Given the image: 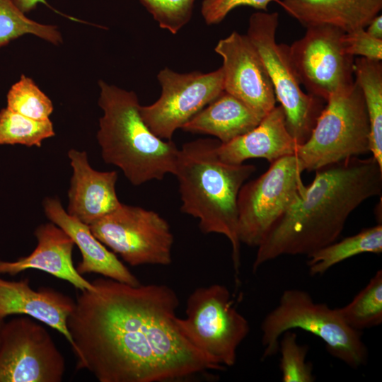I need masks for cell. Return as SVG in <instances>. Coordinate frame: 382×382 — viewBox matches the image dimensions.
Wrapping results in <instances>:
<instances>
[{
	"mask_svg": "<svg viewBox=\"0 0 382 382\" xmlns=\"http://www.w3.org/2000/svg\"><path fill=\"white\" fill-rule=\"evenodd\" d=\"M214 51L223 60L224 91L264 117L277 100L267 69L248 36L233 31L217 42Z\"/></svg>",
	"mask_w": 382,
	"mask_h": 382,
	"instance_id": "obj_14",
	"label": "cell"
},
{
	"mask_svg": "<svg viewBox=\"0 0 382 382\" xmlns=\"http://www.w3.org/2000/svg\"><path fill=\"white\" fill-rule=\"evenodd\" d=\"M161 86L159 98L139 107L141 116L157 137L172 140L175 132L217 98L224 91L221 67L209 73H177L166 67L157 75Z\"/></svg>",
	"mask_w": 382,
	"mask_h": 382,
	"instance_id": "obj_13",
	"label": "cell"
},
{
	"mask_svg": "<svg viewBox=\"0 0 382 382\" xmlns=\"http://www.w3.org/2000/svg\"><path fill=\"white\" fill-rule=\"evenodd\" d=\"M89 227L103 244L131 266H167L172 262L170 226L154 211L122 203Z\"/></svg>",
	"mask_w": 382,
	"mask_h": 382,
	"instance_id": "obj_10",
	"label": "cell"
},
{
	"mask_svg": "<svg viewBox=\"0 0 382 382\" xmlns=\"http://www.w3.org/2000/svg\"><path fill=\"white\" fill-rule=\"evenodd\" d=\"M98 85L103 115L97 139L104 161L120 168L134 186L174 174L179 149L172 140L159 138L147 127L137 94L103 81Z\"/></svg>",
	"mask_w": 382,
	"mask_h": 382,
	"instance_id": "obj_4",
	"label": "cell"
},
{
	"mask_svg": "<svg viewBox=\"0 0 382 382\" xmlns=\"http://www.w3.org/2000/svg\"><path fill=\"white\" fill-rule=\"evenodd\" d=\"M185 313V318L176 319L183 335L218 364L233 366L250 325L235 308L228 289L219 284L195 289L187 299Z\"/></svg>",
	"mask_w": 382,
	"mask_h": 382,
	"instance_id": "obj_8",
	"label": "cell"
},
{
	"mask_svg": "<svg viewBox=\"0 0 382 382\" xmlns=\"http://www.w3.org/2000/svg\"><path fill=\"white\" fill-rule=\"evenodd\" d=\"M68 157L73 168L68 191L69 215L89 226L120 207L117 171L94 170L86 151L70 149Z\"/></svg>",
	"mask_w": 382,
	"mask_h": 382,
	"instance_id": "obj_15",
	"label": "cell"
},
{
	"mask_svg": "<svg viewBox=\"0 0 382 382\" xmlns=\"http://www.w3.org/2000/svg\"><path fill=\"white\" fill-rule=\"evenodd\" d=\"M7 108L27 117L45 120L53 111L51 100L39 88L35 81L25 75L9 89Z\"/></svg>",
	"mask_w": 382,
	"mask_h": 382,
	"instance_id": "obj_27",
	"label": "cell"
},
{
	"mask_svg": "<svg viewBox=\"0 0 382 382\" xmlns=\"http://www.w3.org/2000/svg\"><path fill=\"white\" fill-rule=\"evenodd\" d=\"M293 329L319 337L332 357L351 368L357 369L367 361L368 349L361 332L347 325L337 308L315 302L307 291L299 289L284 290L277 306L263 319L262 359L274 355L282 335Z\"/></svg>",
	"mask_w": 382,
	"mask_h": 382,
	"instance_id": "obj_5",
	"label": "cell"
},
{
	"mask_svg": "<svg viewBox=\"0 0 382 382\" xmlns=\"http://www.w3.org/2000/svg\"><path fill=\"white\" fill-rule=\"evenodd\" d=\"M4 322V320H0V335H1V328H2Z\"/></svg>",
	"mask_w": 382,
	"mask_h": 382,
	"instance_id": "obj_34",
	"label": "cell"
},
{
	"mask_svg": "<svg viewBox=\"0 0 382 382\" xmlns=\"http://www.w3.org/2000/svg\"><path fill=\"white\" fill-rule=\"evenodd\" d=\"M91 283L67 320L78 370L100 382H168L224 369L179 330V299L170 286L104 277Z\"/></svg>",
	"mask_w": 382,
	"mask_h": 382,
	"instance_id": "obj_1",
	"label": "cell"
},
{
	"mask_svg": "<svg viewBox=\"0 0 382 382\" xmlns=\"http://www.w3.org/2000/svg\"><path fill=\"white\" fill-rule=\"evenodd\" d=\"M278 25L277 12H255L249 18L246 35L267 69L276 100L284 110L286 128L299 146L310 137L325 101L303 91L288 45L276 41Z\"/></svg>",
	"mask_w": 382,
	"mask_h": 382,
	"instance_id": "obj_7",
	"label": "cell"
},
{
	"mask_svg": "<svg viewBox=\"0 0 382 382\" xmlns=\"http://www.w3.org/2000/svg\"><path fill=\"white\" fill-rule=\"evenodd\" d=\"M304 35L288 46L291 62L301 86L325 102L354 82V57L343 45L345 31L326 24L306 27Z\"/></svg>",
	"mask_w": 382,
	"mask_h": 382,
	"instance_id": "obj_11",
	"label": "cell"
},
{
	"mask_svg": "<svg viewBox=\"0 0 382 382\" xmlns=\"http://www.w3.org/2000/svg\"><path fill=\"white\" fill-rule=\"evenodd\" d=\"M354 81L360 88L368 114L370 151L382 166V63L357 57L354 62Z\"/></svg>",
	"mask_w": 382,
	"mask_h": 382,
	"instance_id": "obj_22",
	"label": "cell"
},
{
	"mask_svg": "<svg viewBox=\"0 0 382 382\" xmlns=\"http://www.w3.org/2000/svg\"><path fill=\"white\" fill-rule=\"evenodd\" d=\"M304 168L296 155L270 163L257 178L244 183L238 195V233L241 243L258 246L302 196Z\"/></svg>",
	"mask_w": 382,
	"mask_h": 382,
	"instance_id": "obj_9",
	"label": "cell"
},
{
	"mask_svg": "<svg viewBox=\"0 0 382 382\" xmlns=\"http://www.w3.org/2000/svg\"><path fill=\"white\" fill-rule=\"evenodd\" d=\"M303 26L326 24L345 32L365 29L382 9V0H281Z\"/></svg>",
	"mask_w": 382,
	"mask_h": 382,
	"instance_id": "obj_20",
	"label": "cell"
},
{
	"mask_svg": "<svg viewBox=\"0 0 382 382\" xmlns=\"http://www.w3.org/2000/svg\"><path fill=\"white\" fill-rule=\"evenodd\" d=\"M279 342L280 352V370L283 382H313L311 363L306 361L308 347L300 345L297 335L291 330L286 331L281 336Z\"/></svg>",
	"mask_w": 382,
	"mask_h": 382,
	"instance_id": "obj_28",
	"label": "cell"
},
{
	"mask_svg": "<svg viewBox=\"0 0 382 382\" xmlns=\"http://www.w3.org/2000/svg\"><path fill=\"white\" fill-rule=\"evenodd\" d=\"M35 319L4 322L0 335V382H61L65 359L49 332Z\"/></svg>",
	"mask_w": 382,
	"mask_h": 382,
	"instance_id": "obj_12",
	"label": "cell"
},
{
	"mask_svg": "<svg viewBox=\"0 0 382 382\" xmlns=\"http://www.w3.org/2000/svg\"><path fill=\"white\" fill-rule=\"evenodd\" d=\"M12 1L24 13L33 10L39 4L49 6L46 0H12Z\"/></svg>",
	"mask_w": 382,
	"mask_h": 382,
	"instance_id": "obj_33",
	"label": "cell"
},
{
	"mask_svg": "<svg viewBox=\"0 0 382 382\" xmlns=\"http://www.w3.org/2000/svg\"><path fill=\"white\" fill-rule=\"evenodd\" d=\"M28 278L11 281L0 277V320L10 316H27L57 330L71 344L67 320L75 301L54 289H33Z\"/></svg>",
	"mask_w": 382,
	"mask_h": 382,
	"instance_id": "obj_17",
	"label": "cell"
},
{
	"mask_svg": "<svg viewBox=\"0 0 382 382\" xmlns=\"http://www.w3.org/2000/svg\"><path fill=\"white\" fill-rule=\"evenodd\" d=\"M297 144L289 134L282 108L276 105L248 132L217 148L219 158L238 165L250 158H265L272 163L283 157L296 155Z\"/></svg>",
	"mask_w": 382,
	"mask_h": 382,
	"instance_id": "obj_19",
	"label": "cell"
},
{
	"mask_svg": "<svg viewBox=\"0 0 382 382\" xmlns=\"http://www.w3.org/2000/svg\"><path fill=\"white\" fill-rule=\"evenodd\" d=\"M366 32L371 37L382 40V16H375L366 27Z\"/></svg>",
	"mask_w": 382,
	"mask_h": 382,
	"instance_id": "obj_32",
	"label": "cell"
},
{
	"mask_svg": "<svg viewBox=\"0 0 382 382\" xmlns=\"http://www.w3.org/2000/svg\"><path fill=\"white\" fill-rule=\"evenodd\" d=\"M275 2L282 6L281 0H203L201 13L207 25L221 23L233 9L239 6H250L267 11L268 5Z\"/></svg>",
	"mask_w": 382,
	"mask_h": 382,
	"instance_id": "obj_30",
	"label": "cell"
},
{
	"mask_svg": "<svg viewBox=\"0 0 382 382\" xmlns=\"http://www.w3.org/2000/svg\"><path fill=\"white\" fill-rule=\"evenodd\" d=\"M343 45L347 54L372 60H382V40L369 35L365 29L345 32Z\"/></svg>",
	"mask_w": 382,
	"mask_h": 382,
	"instance_id": "obj_31",
	"label": "cell"
},
{
	"mask_svg": "<svg viewBox=\"0 0 382 382\" xmlns=\"http://www.w3.org/2000/svg\"><path fill=\"white\" fill-rule=\"evenodd\" d=\"M308 139L296 155L304 170L370 152V128L362 92L354 81L329 97Z\"/></svg>",
	"mask_w": 382,
	"mask_h": 382,
	"instance_id": "obj_6",
	"label": "cell"
},
{
	"mask_svg": "<svg viewBox=\"0 0 382 382\" xmlns=\"http://www.w3.org/2000/svg\"><path fill=\"white\" fill-rule=\"evenodd\" d=\"M302 196L257 246L253 270L282 255H307L336 241L350 214L381 195L382 166L371 156L320 168Z\"/></svg>",
	"mask_w": 382,
	"mask_h": 382,
	"instance_id": "obj_2",
	"label": "cell"
},
{
	"mask_svg": "<svg viewBox=\"0 0 382 382\" xmlns=\"http://www.w3.org/2000/svg\"><path fill=\"white\" fill-rule=\"evenodd\" d=\"M25 34L36 35L54 45L62 42L57 26L30 19L12 0H0V47Z\"/></svg>",
	"mask_w": 382,
	"mask_h": 382,
	"instance_id": "obj_26",
	"label": "cell"
},
{
	"mask_svg": "<svg viewBox=\"0 0 382 382\" xmlns=\"http://www.w3.org/2000/svg\"><path fill=\"white\" fill-rule=\"evenodd\" d=\"M262 118L241 100L224 91L181 129L214 136L224 144L248 132Z\"/></svg>",
	"mask_w": 382,
	"mask_h": 382,
	"instance_id": "obj_21",
	"label": "cell"
},
{
	"mask_svg": "<svg viewBox=\"0 0 382 382\" xmlns=\"http://www.w3.org/2000/svg\"><path fill=\"white\" fill-rule=\"evenodd\" d=\"M160 28L176 34L190 20L195 0H139Z\"/></svg>",
	"mask_w": 382,
	"mask_h": 382,
	"instance_id": "obj_29",
	"label": "cell"
},
{
	"mask_svg": "<svg viewBox=\"0 0 382 382\" xmlns=\"http://www.w3.org/2000/svg\"><path fill=\"white\" fill-rule=\"evenodd\" d=\"M54 134L53 124L50 119H31L7 108L0 111V145L40 147L45 139Z\"/></svg>",
	"mask_w": 382,
	"mask_h": 382,
	"instance_id": "obj_25",
	"label": "cell"
},
{
	"mask_svg": "<svg viewBox=\"0 0 382 382\" xmlns=\"http://www.w3.org/2000/svg\"><path fill=\"white\" fill-rule=\"evenodd\" d=\"M34 235L37 240L34 250L14 261L0 260V274L15 276L34 269L66 281L80 291L95 289L93 284L77 272L72 259L75 244L66 233L50 222L39 225Z\"/></svg>",
	"mask_w": 382,
	"mask_h": 382,
	"instance_id": "obj_16",
	"label": "cell"
},
{
	"mask_svg": "<svg viewBox=\"0 0 382 382\" xmlns=\"http://www.w3.org/2000/svg\"><path fill=\"white\" fill-rule=\"evenodd\" d=\"M45 214L74 241L81 254L76 266L81 274L95 273L129 285L140 284L138 279L91 232L88 225L69 215L57 198L47 197L42 203Z\"/></svg>",
	"mask_w": 382,
	"mask_h": 382,
	"instance_id": "obj_18",
	"label": "cell"
},
{
	"mask_svg": "<svg viewBox=\"0 0 382 382\" xmlns=\"http://www.w3.org/2000/svg\"><path fill=\"white\" fill-rule=\"evenodd\" d=\"M381 252L382 225L378 224L315 251L307 256V265L311 275H320L352 257L366 253L380 254Z\"/></svg>",
	"mask_w": 382,
	"mask_h": 382,
	"instance_id": "obj_23",
	"label": "cell"
},
{
	"mask_svg": "<svg viewBox=\"0 0 382 382\" xmlns=\"http://www.w3.org/2000/svg\"><path fill=\"white\" fill-rule=\"evenodd\" d=\"M217 139H198L179 149L174 175L178 181L181 211L199 219L204 233L225 236L232 248L236 274L241 263L237 199L245 180L255 171L251 164L222 161Z\"/></svg>",
	"mask_w": 382,
	"mask_h": 382,
	"instance_id": "obj_3",
	"label": "cell"
},
{
	"mask_svg": "<svg viewBox=\"0 0 382 382\" xmlns=\"http://www.w3.org/2000/svg\"><path fill=\"white\" fill-rule=\"evenodd\" d=\"M345 323L361 330L382 323V270H378L366 286L346 306L337 308Z\"/></svg>",
	"mask_w": 382,
	"mask_h": 382,
	"instance_id": "obj_24",
	"label": "cell"
}]
</instances>
